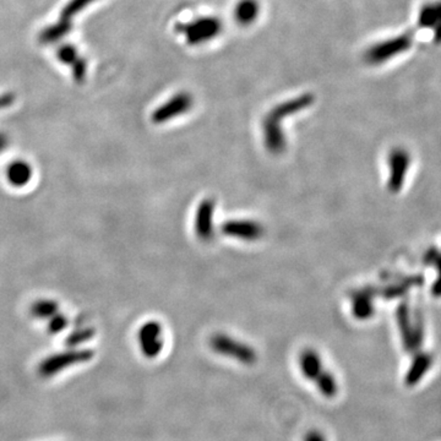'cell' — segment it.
Returning a JSON list of instances; mask_svg holds the SVG:
<instances>
[{
	"label": "cell",
	"instance_id": "1",
	"mask_svg": "<svg viewBox=\"0 0 441 441\" xmlns=\"http://www.w3.org/2000/svg\"><path fill=\"white\" fill-rule=\"evenodd\" d=\"M314 102H316V96L311 92H306L298 97L277 104L266 114L262 119V129L264 144L269 152L272 155H281L284 152V150L287 147V140L282 129L284 119L309 108Z\"/></svg>",
	"mask_w": 441,
	"mask_h": 441
},
{
	"label": "cell",
	"instance_id": "2",
	"mask_svg": "<svg viewBox=\"0 0 441 441\" xmlns=\"http://www.w3.org/2000/svg\"><path fill=\"white\" fill-rule=\"evenodd\" d=\"M298 367L303 378L316 387L320 396L325 400H335L340 393V383L333 370L325 365L319 352L306 348L298 357Z\"/></svg>",
	"mask_w": 441,
	"mask_h": 441
},
{
	"label": "cell",
	"instance_id": "3",
	"mask_svg": "<svg viewBox=\"0 0 441 441\" xmlns=\"http://www.w3.org/2000/svg\"><path fill=\"white\" fill-rule=\"evenodd\" d=\"M210 348L216 355L238 362L239 364L252 367L257 364V352L248 343L230 337L225 333H215L210 338Z\"/></svg>",
	"mask_w": 441,
	"mask_h": 441
},
{
	"label": "cell",
	"instance_id": "4",
	"mask_svg": "<svg viewBox=\"0 0 441 441\" xmlns=\"http://www.w3.org/2000/svg\"><path fill=\"white\" fill-rule=\"evenodd\" d=\"M176 31L183 35L189 45H201L215 40L223 31V23L217 16H201L188 23L176 25Z\"/></svg>",
	"mask_w": 441,
	"mask_h": 441
},
{
	"label": "cell",
	"instance_id": "5",
	"mask_svg": "<svg viewBox=\"0 0 441 441\" xmlns=\"http://www.w3.org/2000/svg\"><path fill=\"white\" fill-rule=\"evenodd\" d=\"M95 352L92 350H77L70 348L69 351L55 353L42 360L37 373L43 379L55 378L64 370L75 365L84 364L94 359Z\"/></svg>",
	"mask_w": 441,
	"mask_h": 441
},
{
	"label": "cell",
	"instance_id": "6",
	"mask_svg": "<svg viewBox=\"0 0 441 441\" xmlns=\"http://www.w3.org/2000/svg\"><path fill=\"white\" fill-rule=\"evenodd\" d=\"M413 45V35L411 32L401 33L398 36L387 38L385 41L378 42L370 45L365 50L364 60L370 65H380L386 63L397 55L405 53Z\"/></svg>",
	"mask_w": 441,
	"mask_h": 441
},
{
	"label": "cell",
	"instance_id": "7",
	"mask_svg": "<svg viewBox=\"0 0 441 441\" xmlns=\"http://www.w3.org/2000/svg\"><path fill=\"white\" fill-rule=\"evenodd\" d=\"M139 347L143 356L147 359H156L164 348L162 325L158 321H147L139 330Z\"/></svg>",
	"mask_w": 441,
	"mask_h": 441
},
{
	"label": "cell",
	"instance_id": "8",
	"mask_svg": "<svg viewBox=\"0 0 441 441\" xmlns=\"http://www.w3.org/2000/svg\"><path fill=\"white\" fill-rule=\"evenodd\" d=\"M193 106V96L190 95L189 92L182 91L172 96L171 99L155 109L151 116V121L155 124L171 122L172 119H176L177 117L189 112Z\"/></svg>",
	"mask_w": 441,
	"mask_h": 441
},
{
	"label": "cell",
	"instance_id": "9",
	"mask_svg": "<svg viewBox=\"0 0 441 441\" xmlns=\"http://www.w3.org/2000/svg\"><path fill=\"white\" fill-rule=\"evenodd\" d=\"M222 233L232 238L242 239L247 242H255L264 237L265 230L257 220H230L220 225Z\"/></svg>",
	"mask_w": 441,
	"mask_h": 441
},
{
	"label": "cell",
	"instance_id": "10",
	"mask_svg": "<svg viewBox=\"0 0 441 441\" xmlns=\"http://www.w3.org/2000/svg\"><path fill=\"white\" fill-rule=\"evenodd\" d=\"M216 203L213 199H205L198 207L195 215V233L203 242H210L213 238V212Z\"/></svg>",
	"mask_w": 441,
	"mask_h": 441
},
{
	"label": "cell",
	"instance_id": "11",
	"mask_svg": "<svg viewBox=\"0 0 441 441\" xmlns=\"http://www.w3.org/2000/svg\"><path fill=\"white\" fill-rule=\"evenodd\" d=\"M418 25L428 32L432 41L441 42V0L423 5L419 11Z\"/></svg>",
	"mask_w": 441,
	"mask_h": 441
},
{
	"label": "cell",
	"instance_id": "12",
	"mask_svg": "<svg viewBox=\"0 0 441 441\" xmlns=\"http://www.w3.org/2000/svg\"><path fill=\"white\" fill-rule=\"evenodd\" d=\"M390 166V179H389V188L392 191L400 189L401 185L405 179L406 171L408 167V156L403 150H395L389 158Z\"/></svg>",
	"mask_w": 441,
	"mask_h": 441
},
{
	"label": "cell",
	"instance_id": "13",
	"mask_svg": "<svg viewBox=\"0 0 441 441\" xmlns=\"http://www.w3.org/2000/svg\"><path fill=\"white\" fill-rule=\"evenodd\" d=\"M260 14V3L257 0H239L233 10V18L239 26H250Z\"/></svg>",
	"mask_w": 441,
	"mask_h": 441
},
{
	"label": "cell",
	"instance_id": "14",
	"mask_svg": "<svg viewBox=\"0 0 441 441\" xmlns=\"http://www.w3.org/2000/svg\"><path fill=\"white\" fill-rule=\"evenodd\" d=\"M352 313L357 319L367 320L373 316V294L368 289H360L352 294Z\"/></svg>",
	"mask_w": 441,
	"mask_h": 441
},
{
	"label": "cell",
	"instance_id": "15",
	"mask_svg": "<svg viewBox=\"0 0 441 441\" xmlns=\"http://www.w3.org/2000/svg\"><path fill=\"white\" fill-rule=\"evenodd\" d=\"M432 365V356L427 353H420L415 357L413 363L411 364L410 369L406 374L405 383L407 386H415L425 376L428 370Z\"/></svg>",
	"mask_w": 441,
	"mask_h": 441
},
{
	"label": "cell",
	"instance_id": "16",
	"mask_svg": "<svg viewBox=\"0 0 441 441\" xmlns=\"http://www.w3.org/2000/svg\"><path fill=\"white\" fill-rule=\"evenodd\" d=\"M6 178L15 188H23L32 178V168L25 161H15L10 163L6 169Z\"/></svg>",
	"mask_w": 441,
	"mask_h": 441
},
{
	"label": "cell",
	"instance_id": "17",
	"mask_svg": "<svg viewBox=\"0 0 441 441\" xmlns=\"http://www.w3.org/2000/svg\"><path fill=\"white\" fill-rule=\"evenodd\" d=\"M72 21L67 18H60L58 23L50 25L48 28H45L43 31L40 33V42L45 45H53L57 42L63 40L64 37L72 31Z\"/></svg>",
	"mask_w": 441,
	"mask_h": 441
},
{
	"label": "cell",
	"instance_id": "18",
	"mask_svg": "<svg viewBox=\"0 0 441 441\" xmlns=\"http://www.w3.org/2000/svg\"><path fill=\"white\" fill-rule=\"evenodd\" d=\"M58 303L52 299H41L33 303L31 306L32 316L37 319H50L52 316L58 314Z\"/></svg>",
	"mask_w": 441,
	"mask_h": 441
},
{
	"label": "cell",
	"instance_id": "19",
	"mask_svg": "<svg viewBox=\"0 0 441 441\" xmlns=\"http://www.w3.org/2000/svg\"><path fill=\"white\" fill-rule=\"evenodd\" d=\"M95 0H70L68 4L64 6L62 13H60V18H74L75 15L82 13V10L85 9L87 5L92 4Z\"/></svg>",
	"mask_w": 441,
	"mask_h": 441
},
{
	"label": "cell",
	"instance_id": "20",
	"mask_svg": "<svg viewBox=\"0 0 441 441\" xmlns=\"http://www.w3.org/2000/svg\"><path fill=\"white\" fill-rule=\"evenodd\" d=\"M95 336V330L91 329V328H84V329H79L67 338V345L70 348H75L79 345L87 342L90 341L91 338Z\"/></svg>",
	"mask_w": 441,
	"mask_h": 441
},
{
	"label": "cell",
	"instance_id": "21",
	"mask_svg": "<svg viewBox=\"0 0 441 441\" xmlns=\"http://www.w3.org/2000/svg\"><path fill=\"white\" fill-rule=\"evenodd\" d=\"M57 58L59 62H62L67 65H72L79 58L77 50L72 45H63L57 50Z\"/></svg>",
	"mask_w": 441,
	"mask_h": 441
},
{
	"label": "cell",
	"instance_id": "22",
	"mask_svg": "<svg viewBox=\"0 0 441 441\" xmlns=\"http://www.w3.org/2000/svg\"><path fill=\"white\" fill-rule=\"evenodd\" d=\"M68 326V319L63 316V314H55V316H52L50 320V324H48V331L50 333H62L65 328Z\"/></svg>",
	"mask_w": 441,
	"mask_h": 441
},
{
	"label": "cell",
	"instance_id": "23",
	"mask_svg": "<svg viewBox=\"0 0 441 441\" xmlns=\"http://www.w3.org/2000/svg\"><path fill=\"white\" fill-rule=\"evenodd\" d=\"M72 77L77 82H82L85 80L86 74H87V63L84 59H77V62L72 64Z\"/></svg>",
	"mask_w": 441,
	"mask_h": 441
},
{
	"label": "cell",
	"instance_id": "24",
	"mask_svg": "<svg viewBox=\"0 0 441 441\" xmlns=\"http://www.w3.org/2000/svg\"><path fill=\"white\" fill-rule=\"evenodd\" d=\"M301 441H330L328 434L319 428H311L304 432Z\"/></svg>",
	"mask_w": 441,
	"mask_h": 441
},
{
	"label": "cell",
	"instance_id": "25",
	"mask_svg": "<svg viewBox=\"0 0 441 441\" xmlns=\"http://www.w3.org/2000/svg\"><path fill=\"white\" fill-rule=\"evenodd\" d=\"M15 97L11 94L0 96V109L6 108L14 104Z\"/></svg>",
	"mask_w": 441,
	"mask_h": 441
},
{
	"label": "cell",
	"instance_id": "26",
	"mask_svg": "<svg viewBox=\"0 0 441 441\" xmlns=\"http://www.w3.org/2000/svg\"><path fill=\"white\" fill-rule=\"evenodd\" d=\"M9 144V140H8V136L5 135V134H1L0 133V152H3L5 149H6V146Z\"/></svg>",
	"mask_w": 441,
	"mask_h": 441
}]
</instances>
